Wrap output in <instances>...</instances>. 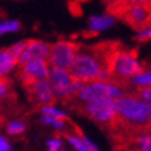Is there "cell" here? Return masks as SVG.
Returning a JSON list of instances; mask_svg holds the SVG:
<instances>
[{
    "instance_id": "obj_1",
    "label": "cell",
    "mask_w": 151,
    "mask_h": 151,
    "mask_svg": "<svg viewBox=\"0 0 151 151\" xmlns=\"http://www.w3.org/2000/svg\"><path fill=\"white\" fill-rule=\"evenodd\" d=\"M124 49L118 40L99 42L93 46H79L69 67L68 76L72 82H107L112 75L115 55Z\"/></svg>"
},
{
    "instance_id": "obj_2",
    "label": "cell",
    "mask_w": 151,
    "mask_h": 151,
    "mask_svg": "<svg viewBox=\"0 0 151 151\" xmlns=\"http://www.w3.org/2000/svg\"><path fill=\"white\" fill-rule=\"evenodd\" d=\"M150 1H108L107 3V13L112 18H118L122 22L128 24L129 27L143 32L150 29Z\"/></svg>"
},
{
    "instance_id": "obj_3",
    "label": "cell",
    "mask_w": 151,
    "mask_h": 151,
    "mask_svg": "<svg viewBox=\"0 0 151 151\" xmlns=\"http://www.w3.org/2000/svg\"><path fill=\"white\" fill-rule=\"evenodd\" d=\"M67 105H69L73 111H76L85 116H89L94 122L103 125L105 129L110 126L114 119V100H111V99L94 100L90 103L69 101Z\"/></svg>"
},
{
    "instance_id": "obj_4",
    "label": "cell",
    "mask_w": 151,
    "mask_h": 151,
    "mask_svg": "<svg viewBox=\"0 0 151 151\" xmlns=\"http://www.w3.org/2000/svg\"><path fill=\"white\" fill-rule=\"evenodd\" d=\"M128 96L126 93L114 86L108 82H87L82 83L78 93L73 96L71 101H78V103H90L94 100H103V99H111V100H118L122 97Z\"/></svg>"
},
{
    "instance_id": "obj_5",
    "label": "cell",
    "mask_w": 151,
    "mask_h": 151,
    "mask_svg": "<svg viewBox=\"0 0 151 151\" xmlns=\"http://www.w3.org/2000/svg\"><path fill=\"white\" fill-rule=\"evenodd\" d=\"M79 46H81L79 43L68 40H60L54 45H50L49 61L53 65V68L67 72L75 58V54H76Z\"/></svg>"
},
{
    "instance_id": "obj_6",
    "label": "cell",
    "mask_w": 151,
    "mask_h": 151,
    "mask_svg": "<svg viewBox=\"0 0 151 151\" xmlns=\"http://www.w3.org/2000/svg\"><path fill=\"white\" fill-rule=\"evenodd\" d=\"M17 76L22 82L24 86L32 85V83L39 82V81H46L49 78L47 61H45V60H33V61L19 65Z\"/></svg>"
},
{
    "instance_id": "obj_7",
    "label": "cell",
    "mask_w": 151,
    "mask_h": 151,
    "mask_svg": "<svg viewBox=\"0 0 151 151\" xmlns=\"http://www.w3.org/2000/svg\"><path fill=\"white\" fill-rule=\"evenodd\" d=\"M24 87L27 90L28 100L33 105L43 108V107H51L57 101V99L54 97V93L51 90L50 83L47 81H39V82H35L32 85H28Z\"/></svg>"
},
{
    "instance_id": "obj_8",
    "label": "cell",
    "mask_w": 151,
    "mask_h": 151,
    "mask_svg": "<svg viewBox=\"0 0 151 151\" xmlns=\"http://www.w3.org/2000/svg\"><path fill=\"white\" fill-rule=\"evenodd\" d=\"M49 78H50V82L49 83H50L51 90L54 93V97L61 100L67 105L71 101L69 87H71V82H72L68 76V72L51 68L49 71Z\"/></svg>"
},
{
    "instance_id": "obj_9",
    "label": "cell",
    "mask_w": 151,
    "mask_h": 151,
    "mask_svg": "<svg viewBox=\"0 0 151 151\" xmlns=\"http://www.w3.org/2000/svg\"><path fill=\"white\" fill-rule=\"evenodd\" d=\"M49 50H50V45H47L42 40H25V49H24L22 54L19 57L18 63L19 65L33 61V60H45L49 58Z\"/></svg>"
},
{
    "instance_id": "obj_10",
    "label": "cell",
    "mask_w": 151,
    "mask_h": 151,
    "mask_svg": "<svg viewBox=\"0 0 151 151\" xmlns=\"http://www.w3.org/2000/svg\"><path fill=\"white\" fill-rule=\"evenodd\" d=\"M25 49V40L19 42L17 45L0 50V78H4L6 73H9L11 69L18 64V60Z\"/></svg>"
},
{
    "instance_id": "obj_11",
    "label": "cell",
    "mask_w": 151,
    "mask_h": 151,
    "mask_svg": "<svg viewBox=\"0 0 151 151\" xmlns=\"http://www.w3.org/2000/svg\"><path fill=\"white\" fill-rule=\"evenodd\" d=\"M115 19L110 15H103V17H92L89 19V27L90 31H96L99 32L100 29H105V28L111 27L114 24Z\"/></svg>"
},
{
    "instance_id": "obj_12",
    "label": "cell",
    "mask_w": 151,
    "mask_h": 151,
    "mask_svg": "<svg viewBox=\"0 0 151 151\" xmlns=\"http://www.w3.org/2000/svg\"><path fill=\"white\" fill-rule=\"evenodd\" d=\"M150 81H151V76H150V71H143L142 73L136 75L134 78L130 81L132 83H134L136 86H150Z\"/></svg>"
},
{
    "instance_id": "obj_13",
    "label": "cell",
    "mask_w": 151,
    "mask_h": 151,
    "mask_svg": "<svg viewBox=\"0 0 151 151\" xmlns=\"http://www.w3.org/2000/svg\"><path fill=\"white\" fill-rule=\"evenodd\" d=\"M13 82L10 78H0V100L7 97L11 93Z\"/></svg>"
},
{
    "instance_id": "obj_14",
    "label": "cell",
    "mask_w": 151,
    "mask_h": 151,
    "mask_svg": "<svg viewBox=\"0 0 151 151\" xmlns=\"http://www.w3.org/2000/svg\"><path fill=\"white\" fill-rule=\"evenodd\" d=\"M21 28V24L18 21H6V22L0 24V35L6 32H14V31H18Z\"/></svg>"
},
{
    "instance_id": "obj_15",
    "label": "cell",
    "mask_w": 151,
    "mask_h": 151,
    "mask_svg": "<svg viewBox=\"0 0 151 151\" xmlns=\"http://www.w3.org/2000/svg\"><path fill=\"white\" fill-rule=\"evenodd\" d=\"M65 137H67V140H68L78 151H87V148L85 147L83 142L79 137H76L75 134H72V133H65Z\"/></svg>"
},
{
    "instance_id": "obj_16",
    "label": "cell",
    "mask_w": 151,
    "mask_h": 151,
    "mask_svg": "<svg viewBox=\"0 0 151 151\" xmlns=\"http://www.w3.org/2000/svg\"><path fill=\"white\" fill-rule=\"evenodd\" d=\"M24 129H25V126L21 122H14L7 128V132H9V134H19L24 132Z\"/></svg>"
},
{
    "instance_id": "obj_17",
    "label": "cell",
    "mask_w": 151,
    "mask_h": 151,
    "mask_svg": "<svg viewBox=\"0 0 151 151\" xmlns=\"http://www.w3.org/2000/svg\"><path fill=\"white\" fill-rule=\"evenodd\" d=\"M42 121H43L45 124L53 125L54 128H58V129L64 128V122H60V121H57V119H54V118H50V116H43V118H42ZM69 122H71V121H69ZM69 122H67V124H69Z\"/></svg>"
},
{
    "instance_id": "obj_18",
    "label": "cell",
    "mask_w": 151,
    "mask_h": 151,
    "mask_svg": "<svg viewBox=\"0 0 151 151\" xmlns=\"http://www.w3.org/2000/svg\"><path fill=\"white\" fill-rule=\"evenodd\" d=\"M151 36V32H150V29H147V31H143L140 35H137V36L134 37V40H137L140 42V43H144V42H147L148 39H150Z\"/></svg>"
},
{
    "instance_id": "obj_19",
    "label": "cell",
    "mask_w": 151,
    "mask_h": 151,
    "mask_svg": "<svg viewBox=\"0 0 151 151\" xmlns=\"http://www.w3.org/2000/svg\"><path fill=\"white\" fill-rule=\"evenodd\" d=\"M47 146H49V150L50 151H57L61 146V142H60L58 139H54V140H50V142L47 143Z\"/></svg>"
},
{
    "instance_id": "obj_20",
    "label": "cell",
    "mask_w": 151,
    "mask_h": 151,
    "mask_svg": "<svg viewBox=\"0 0 151 151\" xmlns=\"http://www.w3.org/2000/svg\"><path fill=\"white\" fill-rule=\"evenodd\" d=\"M0 151H11V147L3 137H0Z\"/></svg>"
},
{
    "instance_id": "obj_21",
    "label": "cell",
    "mask_w": 151,
    "mask_h": 151,
    "mask_svg": "<svg viewBox=\"0 0 151 151\" xmlns=\"http://www.w3.org/2000/svg\"><path fill=\"white\" fill-rule=\"evenodd\" d=\"M69 10H71L75 15H79V14H81V9H78L76 3H69Z\"/></svg>"
}]
</instances>
